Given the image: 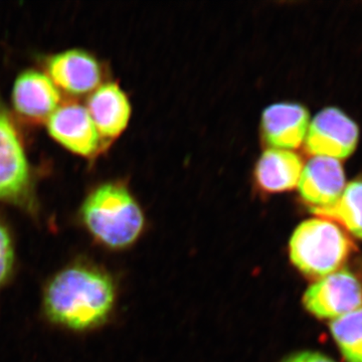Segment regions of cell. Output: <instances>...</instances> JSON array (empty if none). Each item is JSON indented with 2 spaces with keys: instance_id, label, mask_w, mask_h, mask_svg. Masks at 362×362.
I'll list each match as a JSON object with an SVG mask.
<instances>
[{
  "instance_id": "2",
  "label": "cell",
  "mask_w": 362,
  "mask_h": 362,
  "mask_svg": "<svg viewBox=\"0 0 362 362\" xmlns=\"http://www.w3.org/2000/svg\"><path fill=\"white\" fill-rule=\"evenodd\" d=\"M78 218L93 239L112 250L130 247L144 228L141 207L120 181L90 187L78 207Z\"/></svg>"
},
{
  "instance_id": "16",
  "label": "cell",
  "mask_w": 362,
  "mask_h": 362,
  "mask_svg": "<svg viewBox=\"0 0 362 362\" xmlns=\"http://www.w3.org/2000/svg\"><path fill=\"white\" fill-rule=\"evenodd\" d=\"M16 268V250L8 226L0 220V290L13 277Z\"/></svg>"
},
{
  "instance_id": "7",
  "label": "cell",
  "mask_w": 362,
  "mask_h": 362,
  "mask_svg": "<svg viewBox=\"0 0 362 362\" xmlns=\"http://www.w3.org/2000/svg\"><path fill=\"white\" fill-rule=\"evenodd\" d=\"M303 302L313 315L334 320L362 307V286L351 272L343 269L312 284Z\"/></svg>"
},
{
  "instance_id": "8",
  "label": "cell",
  "mask_w": 362,
  "mask_h": 362,
  "mask_svg": "<svg viewBox=\"0 0 362 362\" xmlns=\"http://www.w3.org/2000/svg\"><path fill=\"white\" fill-rule=\"evenodd\" d=\"M358 142V127L339 109L326 108L319 112L305 137V146L314 156L343 159L349 157Z\"/></svg>"
},
{
  "instance_id": "1",
  "label": "cell",
  "mask_w": 362,
  "mask_h": 362,
  "mask_svg": "<svg viewBox=\"0 0 362 362\" xmlns=\"http://www.w3.org/2000/svg\"><path fill=\"white\" fill-rule=\"evenodd\" d=\"M115 286L108 274L89 263L62 269L45 286L42 307L52 323L84 332L108 319L115 303Z\"/></svg>"
},
{
  "instance_id": "15",
  "label": "cell",
  "mask_w": 362,
  "mask_h": 362,
  "mask_svg": "<svg viewBox=\"0 0 362 362\" xmlns=\"http://www.w3.org/2000/svg\"><path fill=\"white\" fill-rule=\"evenodd\" d=\"M331 333L347 362H362V307L334 319Z\"/></svg>"
},
{
  "instance_id": "5",
  "label": "cell",
  "mask_w": 362,
  "mask_h": 362,
  "mask_svg": "<svg viewBox=\"0 0 362 362\" xmlns=\"http://www.w3.org/2000/svg\"><path fill=\"white\" fill-rule=\"evenodd\" d=\"M40 61L45 73L58 89L71 97L89 96L104 83L103 64L93 52L82 47L45 54Z\"/></svg>"
},
{
  "instance_id": "17",
  "label": "cell",
  "mask_w": 362,
  "mask_h": 362,
  "mask_svg": "<svg viewBox=\"0 0 362 362\" xmlns=\"http://www.w3.org/2000/svg\"><path fill=\"white\" fill-rule=\"evenodd\" d=\"M284 362H335L329 357L318 354V352L304 351L295 354Z\"/></svg>"
},
{
  "instance_id": "11",
  "label": "cell",
  "mask_w": 362,
  "mask_h": 362,
  "mask_svg": "<svg viewBox=\"0 0 362 362\" xmlns=\"http://www.w3.org/2000/svg\"><path fill=\"white\" fill-rule=\"evenodd\" d=\"M85 105L106 146L127 128L131 104L118 83L105 81L90 93Z\"/></svg>"
},
{
  "instance_id": "4",
  "label": "cell",
  "mask_w": 362,
  "mask_h": 362,
  "mask_svg": "<svg viewBox=\"0 0 362 362\" xmlns=\"http://www.w3.org/2000/svg\"><path fill=\"white\" fill-rule=\"evenodd\" d=\"M351 251L341 228L325 218H311L297 226L290 240V259L302 273L324 277L334 273Z\"/></svg>"
},
{
  "instance_id": "14",
  "label": "cell",
  "mask_w": 362,
  "mask_h": 362,
  "mask_svg": "<svg viewBox=\"0 0 362 362\" xmlns=\"http://www.w3.org/2000/svg\"><path fill=\"white\" fill-rule=\"evenodd\" d=\"M311 211L321 218L338 221L349 233L362 240V180L349 183L332 206Z\"/></svg>"
},
{
  "instance_id": "3",
  "label": "cell",
  "mask_w": 362,
  "mask_h": 362,
  "mask_svg": "<svg viewBox=\"0 0 362 362\" xmlns=\"http://www.w3.org/2000/svg\"><path fill=\"white\" fill-rule=\"evenodd\" d=\"M37 180L20 130L0 94V202L37 218Z\"/></svg>"
},
{
  "instance_id": "13",
  "label": "cell",
  "mask_w": 362,
  "mask_h": 362,
  "mask_svg": "<svg viewBox=\"0 0 362 362\" xmlns=\"http://www.w3.org/2000/svg\"><path fill=\"white\" fill-rule=\"evenodd\" d=\"M303 161L291 150L269 148L257 162L255 180L269 194L293 189L301 176Z\"/></svg>"
},
{
  "instance_id": "9",
  "label": "cell",
  "mask_w": 362,
  "mask_h": 362,
  "mask_svg": "<svg viewBox=\"0 0 362 362\" xmlns=\"http://www.w3.org/2000/svg\"><path fill=\"white\" fill-rule=\"evenodd\" d=\"M61 103V90L44 71L28 68L16 76L11 105L14 113L26 123H45Z\"/></svg>"
},
{
  "instance_id": "6",
  "label": "cell",
  "mask_w": 362,
  "mask_h": 362,
  "mask_svg": "<svg viewBox=\"0 0 362 362\" xmlns=\"http://www.w3.org/2000/svg\"><path fill=\"white\" fill-rule=\"evenodd\" d=\"M45 126L59 145L90 160L106 148L87 107L78 100L62 102L45 121Z\"/></svg>"
},
{
  "instance_id": "12",
  "label": "cell",
  "mask_w": 362,
  "mask_h": 362,
  "mask_svg": "<svg viewBox=\"0 0 362 362\" xmlns=\"http://www.w3.org/2000/svg\"><path fill=\"white\" fill-rule=\"evenodd\" d=\"M309 119L308 110L301 104L270 105L262 115V136L271 148L296 149L305 141Z\"/></svg>"
},
{
  "instance_id": "10",
  "label": "cell",
  "mask_w": 362,
  "mask_h": 362,
  "mask_svg": "<svg viewBox=\"0 0 362 362\" xmlns=\"http://www.w3.org/2000/svg\"><path fill=\"white\" fill-rule=\"evenodd\" d=\"M345 187L341 163L337 159L322 156H314L307 162L298 182L299 194L311 211L334 204Z\"/></svg>"
}]
</instances>
